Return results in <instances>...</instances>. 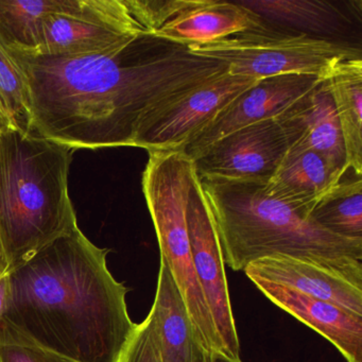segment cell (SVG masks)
<instances>
[{"label":"cell","mask_w":362,"mask_h":362,"mask_svg":"<svg viewBox=\"0 0 362 362\" xmlns=\"http://www.w3.org/2000/svg\"><path fill=\"white\" fill-rule=\"evenodd\" d=\"M143 35L103 52L47 56L8 49L28 86L33 133L73 150L135 147L166 101L228 73L220 61Z\"/></svg>","instance_id":"1"},{"label":"cell","mask_w":362,"mask_h":362,"mask_svg":"<svg viewBox=\"0 0 362 362\" xmlns=\"http://www.w3.org/2000/svg\"><path fill=\"white\" fill-rule=\"evenodd\" d=\"M79 226L8 271L0 324L65 362H116L136 324L129 288Z\"/></svg>","instance_id":"2"},{"label":"cell","mask_w":362,"mask_h":362,"mask_svg":"<svg viewBox=\"0 0 362 362\" xmlns=\"http://www.w3.org/2000/svg\"><path fill=\"white\" fill-rule=\"evenodd\" d=\"M200 181L228 268L245 271L256 260L289 256L362 287V241L342 238L320 228L306 209L269 196L266 183Z\"/></svg>","instance_id":"3"},{"label":"cell","mask_w":362,"mask_h":362,"mask_svg":"<svg viewBox=\"0 0 362 362\" xmlns=\"http://www.w3.org/2000/svg\"><path fill=\"white\" fill-rule=\"evenodd\" d=\"M73 152L35 133H0V247L9 270L77 228Z\"/></svg>","instance_id":"4"},{"label":"cell","mask_w":362,"mask_h":362,"mask_svg":"<svg viewBox=\"0 0 362 362\" xmlns=\"http://www.w3.org/2000/svg\"><path fill=\"white\" fill-rule=\"evenodd\" d=\"M148 153L143 192L156 228L160 262L170 271L201 349L207 354H223L197 277L188 238L186 205L197 175L194 162L183 149Z\"/></svg>","instance_id":"5"},{"label":"cell","mask_w":362,"mask_h":362,"mask_svg":"<svg viewBox=\"0 0 362 362\" xmlns=\"http://www.w3.org/2000/svg\"><path fill=\"white\" fill-rule=\"evenodd\" d=\"M189 54L220 61L238 77L266 79L284 75H306L321 81L340 62L361 59L359 49L328 40L302 35L247 31L219 41L187 47Z\"/></svg>","instance_id":"6"},{"label":"cell","mask_w":362,"mask_h":362,"mask_svg":"<svg viewBox=\"0 0 362 362\" xmlns=\"http://www.w3.org/2000/svg\"><path fill=\"white\" fill-rule=\"evenodd\" d=\"M143 35L124 0H74L71 9L44 18L39 48L31 54H94Z\"/></svg>","instance_id":"7"},{"label":"cell","mask_w":362,"mask_h":362,"mask_svg":"<svg viewBox=\"0 0 362 362\" xmlns=\"http://www.w3.org/2000/svg\"><path fill=\"white\" fill-rule=\"evenodd\" d=\"M186 223L194 270L222 351L230 359H240V341L230 304L223 253L198 173L186 205Z\"/></svg>","instance_id":"8"},{"label":"cell","mask_w":362,"mask_h":362,"mask_svg":"<svg viewBox=\"0 0 362 362\" xmlns=\"http://www.w3.org/2000/svg\"><path fill=\"white\" fill-rule=\"evenodd\" d=\"M260 80L223 74L203 86L160 105L148 115L135 147L183 149L218 114Z\"/></svg>","instance_id":"9"},{"label":"cell","mask_w":362,"mask_h":362,"mask_svg":"<svg viewBox=\"0 0 362 362\" xmlns=\"http://www.w3.org/2000/svg\"><path fill=\"white\" fill-rule=\"evenodd\" d=\"M288 150L276 120H264L230 133L194 160L201 180L267 183Z\"/></svg>","instance_id":"10"},{"label":"cell","mask_w":362,"mask_h":362,"mask_svg":"<svg viewBox=\"0 0 362 362\" xmlns=\"http://www.w3.org/2000/svg\"><path fill=\"white\" fill-rule=\"evenodd\" d=\"M320 83L319 78L306 75H284L262 79L237 97L215 119L192 137L184 146L183 151L194 160L230 133L279 117Z\"/></svg>","instance_id":"11"},{"label":"cell","mask_w":362,"mask_h":362,"mask_svg":"<svg viewBox=\"0 0 362 362\" xmlns=\"http://www.w3.org/2000/svg\"><path fill=\"white\" fill-rule=\"evenodd\" d=\"M251 281L273 304L327 339L347 362H362V317L285 286Z\"/></svg>","instance_id":"12"},{"label":"cell","mask_w":362,"mask_h":362,"mask_svg":"<svg viewBox=\"0 0 362 362\" xmlns=\"http://www.w3.org/2000/svg\"><path fill=\"white\" fill-rule=\"evenodd\" d=\"M250 281L262 279L332 303L362 317V287L311 262L289 256L262 258L245 269Z\"/></svg>","instance_id":"13"},{"label":"cell","mask_w":362,"mask_h":362,"mask_svg":"<svg viewBox=\"0 0 362 362\" xmlns=\"http://www.w3.org/2000/svg\"><path fill=\"white\" fill-rule=\"evenodd\" d=\"M288 148L313 150L346 173L344 143L332 96L323 81L275 118Z\"/></svg>","instance_id":"14"},{"label":"cell","mask_w":362,"mask_h":362,"mask_svg":"<svg viewBox=\"0 0 362 362\" xmlns=\"http://www.w3.org/2000/svg\"><path fill=\"white\" fill-rule=\"evenodd\" d=\"M262 18L238 1L199 0L150 37L177 46L206 45L247 31H266Z\"/></svg>","instance_id":"15"},{"label":"cell","mask_w":362,"mask_h":362,"mask_svg":"<svg viewBox=\"0 0 362 362\" xmlns=\"http://www.w3.org/2000/svg\"><path fill=\"white\" fill-rule=\"evenodd\" d=\"M345 171L313 150L288 148L264 192L281 202L310 213L315 203L340 182Z\"/></svg>","instance_id":"16"},{"label":"cell","mask_w":362,"mask_h":362,"mask_svg":"<svg viewBox=\"0 0 362 362\" xmlns=\"http://www.w3.org/2000/svg\"><path fill=\"white\" fill-rule=\"evenodd\" d=\"M151 311L156 317L163 362H209L211 354L199 345L177 285L163 262Z\"/></svg>","instance_id":"17"},{"label":"cell","mask_w":362,"mask_h":362,"mask_svg":"<svg viewBox=\"0 0 362 362\" xmlns=\"http://www.w3.org/2000/svg\"><path fill=\"white\" fill-rule=\"evenodd\" d=\"M332 96L344 143L346 171L362 175V60L343 61L323 80Z\"/></svg>","instance_id":"18"},{"label":"cell","mask_w":362,"mask_h":362,"mask_svg":"<svg viewBox=\"0 0 362 362\" xmlns=\"http://www.w3.org/2000/svg\"><path fill=\"white\" fill-rule=\"evenodd\" d=\"M351 173L315 203L310 219L336 236L362 241V175Z\"/></svg>","instance_id":"19"},{"label":"cell","mask_w":362,"mask_h":362,"mask_svg":"<svg viewBox=\"0 0 362 362\" xmlns=\"http://www.w3.org/2000/svg\"><path fill=\"white\" fill-rule=\"evenodd\" d=\"M74 0H0V41L8 49L35 52L46 16L65 12Z\"/></svg>","instance_id":"20"},{"label":"cell","mask_w":362,"mask_h":362,"mask_svg":"<svg viewBox=\"0 0 362 362\" xmlns=\"http://www.w3.org/2000/svg\"><path fill=\"white\" fill-rule=\"evenodd\" d=\"M33 133V115L24 74L0 41V133Z\"/></svg>","instance_id":"21"},{"label":"cell","mask_w":362,"mask_h":362,"mask_svg":"<svg viewBox=\"0 0 362 362\" xmlns=\"http://www.w3.org/2000/svg\"><path fill=\"white\" fill-rule=\"evenodd\" d=\"M262 18L313 31L329 30L340 22L338 10L327 1L307 0H243L238 1Z\"/></svg>","instance_id":"22"},{"label":"cell","mask_w":362,"mask_h":362,"mask_svg":"<svg viewBox=\"0 0 362 362\" xmlns=\"http://www.w3.org/2000/svg\"><path fill=\"white\" fill-rule=\"evenodd\" d=\"M124 4L135 22L150 37L182 12L198 5L199 0H124Z\"/></svg>","instance_id":"23"},{"label":"cell","mask_w":362,"mask_h":362,"mask_svg":"<svg viewBox=\"0 0 362 362\" xmlns=\"http://www.w3.org/2000/svg\"><path fill=\"white\" fill-rule=\"evenodd\" d=\"M116 362H163L156 317L151 310L141 323L136 324Z\"/></svg>","instance_id":"24"},{"label":"cell","mask_w":362,"mask_h":362,"mask_svg":"<svg viewBox=\"0 0 362 362\" xmlns=\"http://www.w3.org/2000/svg\"><path fill=\"white\" fill-rule=\"evenodd\" d=\"M0 362H65L56 355L35 346L0 324Z\"/></svg>","instance_id":"25"},{"label":"cell","mask_w":362,"mask_h":362,"mask_svg":"<svg viewBox=\"0 0 362 362\" xmlns=\"http://www.w3.org/2000/svg\"><path fill=\"white\" fill-rule=\"evenodd\" d=\"M8 274L6 273L3 276H0V319L3 317L4 311H5L6 300L8 296Z\"/></svg>","instance_id":"26"},{"label":"cell","mask_w":362,"mask_h":362,"mask_svg":"<svg viewBox=\"0 0 362 362\" xmlns=\"http://www.w3.org/2000/svg\"><path fill=\"white\" fill-rule=\"evenodd\" d=\"M209 362H243L241 359H230L221 353H214L209 356Z\"/></svg>","instance_id":"27"},{"label":"cell","mask_w":362,"mask_h":362,"mask_svg":"<svg viewBox=\"0 0 362 362\" xmlns=\"http://www.w3.org/2000/svg\"><path fill=\"white\" fill-rule=\"evenodd\" d=\"M9 271L7 262H6L5 256H4L3 250L0 247V276H3Z\"/></svg>","instance_id":"28"}]
</instances>
